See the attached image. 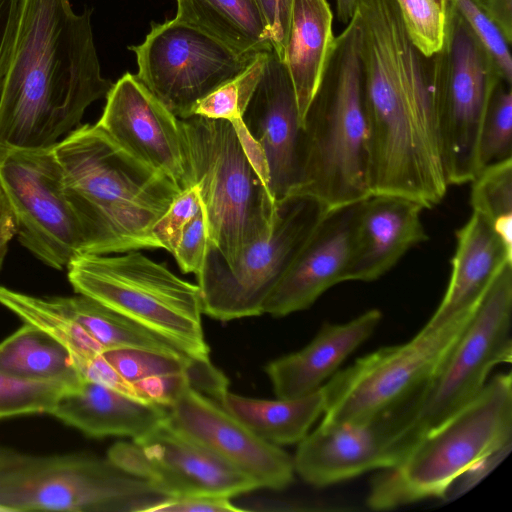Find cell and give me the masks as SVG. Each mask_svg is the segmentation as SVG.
I'll return each instance as SVG.
<instances>
[{
    "instance_id": "cell-1",
    "label": "cell",
    "mask_w": 512,
    "mask_h": 512,
    "mask_svg": "<svg viewBox=\"0 0 512 512\" xmlns=\"http://www.w3.org/2000/svg\"><path fill=\"white\" fill-rule=\"evenodd\" d=\"M370 194L432 208L444 198L439 109L444 47L427 56L411 41L395 0H358Z\"/></svg>"
},
{
    "instance_id": "cell-2",
    "label": "cell",
    "mask_w": 512,
    "mask_h": 512,
    "mask_svg": "<svg viewBox=\"0 0 512 512\" xmlns=\"http://www.w3.org/2000/svg\"><path fill=\"white\" fill-rule=\"evenodd\" d=\"M70 0H24L0 90V152L47 148L80 123L113 83L101 75L91 15Z\"/></svg>"
},
{
    "instance_id": "cell-3",
    "label": "cell",
    "mask_w": 512,
    "mask_h": 512,
    "mask_svg": "<svg viewBox=\"0 0 512 512\" xmlns=\"http://www.w3.org/2000/svg\"><path fill=\"white\" fill-rule=\"evenodd\" d=\"M83 254L160 248L152 229L181 192L164 174L121 148L97 124L77 127L54 145Z\"/></svg>"
},
{
    "instance_id": "cell-4",
    "label": "cell",
    "mask_w": 512,
    "mask_h": 512,
    "mask_svg": "<svg viewBox=\"0 0 512 512\" xmlns=\"http://www.w3.org/2000/svg\"><path fill=\"white\" fill-rule=\"evenodd\" d=\"M357 12L335 42L301 122L298 180L290 195L327 209L362 201L367 183V120Z\"/></svg>"
},
{
    "instance_id": "cell-5",
    "label": "cell",
    "mask_w": 512,
    "mask_h": 512,
    "mask_svg": "<svg viewBox=\"0 0 512 512\" xmlns=\"http://www.w3.org/2000/svg\"><path fill=\"white\" fill-rule=\"evenodd\" d=\"M512 447V377L498 374L467 404L428 430L396 467L370 484L367 505L390 510L428 498H446L470 468Z\"/></svg>"
},
{
    "instance_id": "cell-6",
    "label": "cell",
    "mask_w": 512,
    "mask_h": 512,
    "mask_svg": "<svg viewBox=\"0 0 512 512\" xmlns=\"http://www.w3.org/2000/svg\"><path fill=\"white\" fill-rule=\"evenodd\" d=\"M179 123L191 182L199 188L209 243L232 266L270 233L276 201L229 121L193 115Z\"/></svg>"
},
{
    "instance_id": "cell-7",
    "label": "cell",
    "mask_w": 512,
    "mask_h": 512,
    "mask_svg": "<svg viewBox=\"0 0 512 512\" xmlns=\"http://www.w3.org/2000/svg\"><path fill=\"white\" fill-rule=\"evenodd\" d=\"M67 271L76 293L128 317L193 358L210 359L198 284L181 279L138 250L117 256L81 254Z\"/></svg>"
},
{
    "instance_id": "cell-8",
    "label": "cell",
    "mask_w": 512,
    "mask_h": 512,
    "mask_svg": "<svg viewBox=\"0 0 512 512\" xmlns=\"http://www.w3.org/2000/svg\"><path fill=\"white\" fill-rule=\"evenodd\" d=\"M165 497L108 458L0 447V512H147Z\"/></svg>"
},
{
    "instance_id": "cell-9",
    "label": "cell",
    "mask_w": 512,
    "mask_h": 512,
    "mask_svg": "<svg viewBox=\"0 0 512 512\" xmlns=\"http://www.w3.org/2000/svg\"><path fill=\"white\" fill-rule=\"evenodd\" d=\"M476 306L440 323L428 321L408 342L380 348L336 372L322 386L319 427L359 425L421 393L464 332Z\"/></svg>"
},
{
    "instance_id": "cell-10",
    "label": "cell",
    "mask_w": 512,
    "mask_h": 512,
    "mask_svg": "<svg viewBox=\"0 0 512 512\" xmlns=\"http://www.w3.org/2000/svg\"><path fill=\"white\" fill-rule=\"evenodd\" d=\"M327 210L306 195H288L277 201L270 233L232 266L208 242L205 263L196 275L203 313L220 321L264 314L267 297Z\"/></svg>"
},
{
    "instance_id": "cell-11",
    "label": "cell",
    "mask_w": 512,
    "mask_h": 512,
    "mask_svg": "<svg viewBox=\"0 0 512 512\" xmlns=\"http://www.w3.org/2000/svg\"><path fill=\"white\" fill-rule=\"evenodd\" d=\"M0 187L14 213L18 241L38 260L63 270L83 254L82 231L54 146L0 152Z\"/></svg>"
},
{
    "instance_id": "cell-12",
    "label": "cell",
    "mask_w": 512,
    "mask_h": 512,
    "mask_svg": "<svg viewBox=\"0 0 512 512\" xmlns=\"http://www.w3.org/2000/svg\"><path fill=\"white\" fill-rule=\"evenodd\" d=\"M136 77L177 118L192 116L210 93L241 74L260 54H242L176 19L151 26L144 42L131 46Z\"/></svg>"
},
{
    "instance_id": "cell-13",
    "label": "cell",
    "mask_w": 512,
    "mask_h": 512,
    "mask_svg": "<svg viewBox=\"0 0 512 512\" xmlns=\"http://www.w3.org/2000/svg\"><path fill=\"white\" fill-rule=\"evenodd\" d=\"M439 140L448 186L470 183L480 171L479 136L490 97L502 80L492 57L465 20L447 16Z\"/></svg>"
},
{
    "instance_id": "cell-14",
    "label": "cell",
    "mask_w": 512,
    "mask_h": 512,
    "mask_svg": "<svg viewBox=\"0 0 512 512\" xmlns=\"http://www.w3.org/2000/svg\"><path fill=\"white\" fill-rule=\"evenodd\" d=\"M512 262L498 271L464 332L423 389L418 421L424 433L471 401L492 368L512 359Z\"/></svg>"
},
{
    "instance_id": "cell-15",
    "label": "cell",
    "mask_w": 512,
    "mask_h": 512,
    "mask_svg": "<svg viewBox=\"0 0 512 512\" xmlns=\"http://www.w3.org/2000/svg\"><path fill=\"white\" fill-rule=\"evenodd\" d=\"M419 396L359 425L318 426L298 443L295 472L308 484L324 487L396 467L424 435L418 421Z\"/></svg>"
},
{
    "instance_id": "cell-16",
    "label": "cell",
    "mask_w": 512,
    "mask_h": 512,
    "mask_svg": "<svg viewBox=\"0 0 512 512\" xmlns=\"http://www.w3.org/2000/svg\"><path fill=\"white\" fill-rule=\"evenodd\" d=\"M107 458L167 497L212 494L232 498L259 488L248 476L174 428L167 418L132 442L113 444Z\"/></svg>"
},
{
    "instance_id": "cell-17",
    "label": "cell",
    "mask_w": 512,
    "mask_h": 512,
    "mask_svg": "<svg viewBox=\"0 0 512 512\" xmlns=\"http://www.w3.org/2000/svg\"><path fill=\"white\" fill-rule=\"evenodd\" d=\"M168 422L259 488L281 490L294 478L293 458L253 433L216 400L184 385L166 407Z\"/></svg>"
},
{
    "instance_id": "cell-18",
    "label": "cell",
    "mask_w": 512,
    "mask_h": 512,
    "mask_svg": "<svg viewBox=\"0 0 512 512\" xmlns=\"http://www.w3.org/2000/svg\"><path fill=\"white\" fill-rule=\"evenodd\" d=\"M96 124L126 152L167 176L181 191L193 186L179 118L136 75L125 73L113 83Z\"/></svg>"
},
{
    "instance_id": "cell-19",
    "label": "cell",
    "mask_w": 512,
    "mask_h": 512,
    "mask_svg": "<svg viewBox=\"0 0 512 512\" xmlns=\"http://www.w3.org/2000/svg\"><path fill=\"white\" fill-rule=\"evenodd\" d=\"M242 120L263 153L269 190L277 202L297 185L301 120L291 77L274 49L267 54Z\"/></svg>"
},
{
    "instance_id": "cell-20",
    "label": "cell",
    "mask_w": 512,
    "mask_h": 512,
    "mask_svg": "<svg viewBox=\"0 0 512 512\" xmlns=\"http://www.w3.org/2000/svg\"><path fill=\"white\" fill-rule=\"evenodd\" d=\"M360 202L323 214L267 297L263 313L284 317L308 309L325 291L344 282Z\"/></svg>"
},
{
    "instance_id": "cell-21",
    "label": "cell",
    "mask_w": 512,
    "mask_h": 512,
    "mask_svg": "<svg viewBox=\"0 0 512 512\" xmlns=\"http://www.w3.org/2000/svg\"><path fill=\"white\" fill-rule=\"evenodd\" d=\"M424 209L399 195L370 194L363 199L352 229L344 282L377 280L412 247L426 241Z\"/></svg>"
},
{
    "instance_id": "cell-22",
    "label": "cell",
    "mask_w": 512,
    "mask_h": 512,
    "mask_svg": "<svg viewBox=\"0 0 512 512\" xmlns=\"http://www.w3.org/2000/svg\"><path fill=\"white\" fill-rule=\"evenodd\" d=\"M382 318L370 309L342 324H325L300 351L270 362L266 373L278 398L294 399L319 390L344 360L375 331Z\"/></svg>"
},
{
    "instance_id": "cell-23",
    "label": "cell",
    "mask_w": 512,
    "mask_h": 512,
    "mask_svg": "<svg viewBox=\"0 0 512 512\" xmlns=\"http://www.w3.org/2000/svg\"><path fill=\"white\" fill-rule=\"evenodd\" d=\"M455 236L450 280L439 306L429 319L434 323L474 308L502 266L512 262V250L477 213H472Z\"/></svg>"
},
{
    "instance_id": "cell-24",
    "label": "cell",
    "mask_w": 512,
    "mask_h": 512,
    "mask_svg": "<svg viewBox=\"0 0 512 512\" xmlns=\"http://www.w3.org/2000/svg\"><path fill=\"white\" fill-rule=\"evenodd\" d=\"M50 415L89 437L137 439L158 426L166 418L167 409L84 380L60 396Z\"/></svg>"
},
{
    "instance_id": "cell-25",
    "label": "cell",
    "mask_w": 512,
    "mask_h": 512,
    "mask_svg": "<svg viewBox=\"0 0 512 512\" xmlns=\"http://www.w3.org/2000/svg\"><path fill=\"white\" fill-rule=\"evenodd\" d=\"M332 26L326 0H293L282 60L294 86L301 122L335 42Z\"/></svg>"
},
{
    "instance_id": "cell-26",
    "label": "cell",
    "mask_w": 512,
    "mask_h": 512,
    "mask_svg": "<svg viewBox=\"0 0 512 512\" xmlns=\"http://www.w3.org/2000/svg\"><path fill=\"white\" fill-rule=\"evenodd\" d=\"M175 19L242 54L273 50L258 0H176Z\"/></svg>"
},
{
    "instance_id": "cell-27",
    "label": "cell",
    "mask_w": 512,
    "mask_h": 512,
    "mask_svg": "<svg viewBox=\"0 0 512 512\" xmlns=\"http://www.w3.org/2000/svg\"><path fill=\"white\" fill-rule=\"evenodd\" d=\"M218 403L263 440L275 445L299 443L324 410L322 387L303 397L265 400L226 390Z\"/></svg>"
},
{
    "instance_id": "cell-28",
    "label": "cell",
    "mask_w": 512,
    "mask_h": 512,
    "mask_svg": "<svg viewBox=\"0 0 512 512\" xmlns=\"http://www.w3.org/2000/svg\"><path fill=\"white\" fill-rule=\"evenodd\" d=\"M0 371L22 380L59 383L68 389L84 381L65 347L43 329L25 322L0 342Z\"/></svg>"
},
{
    "instance_id": "cell-29",
    "label": "cell",
    "mask_w": 512,
    "mask_h": 512,
    "mask_svg": "<svg viewBox=\"0 0 512 512\" xmlns=\"http://www.w3.org/2000/svg\"><path fill=\"white\" fill-rule=\"evenodd\" d=\"M51 299L104 350L132 348L177 357H191L160 335L89 296L77 293L76 296H53Z\"/></svg>"
},
{
    "instance_id": "cell-30",
    "label": "cell",
    "mask_w": 512,
    "mask_h": 512,
    "mask_svg": "<svg viewBox=\"0 0 512 512\" xmlns=\"http://www.w3.org/2000/svg\"><path fill=\"white\" fill-rule=\"evenodd\" d=\"M102 354L122 377L133 384L152 377L185 375L191 387L216 401L228 390V379L210 359L177 357L132 348L105 349Z\"/></svg>"
},
{
    "instance_id": "cell-31",
    "label": "cell",
    "mask_w": 512,
    "mask_h": 512,
    "mask_svg": "<svg viewBox=\"0 0 512 512\" xmlns=\"http://www.w3.org/2000/svg\"><path fill=\"white\" fill-rule=\"evenodd\" d=\"M268 52L260 53L241 74L202 99L192 112V116L229 121L249 159L263 178L268 177L265 159L260 147L248 132L242 115L261 77Z\"/></svg>"
},
{
    "instance_id": "cell-32",
    "label": "cell",
    "mask_w": 512,
    "mask_h": 512,
    "mask_svg": "<svg viewBox=\"0 0 512 512\" xmlns=\"http://www.w3.org/2000/svg\"><path fill=\"white\" fill-rule=\"evenodd\" d=\"M470 183L473 212L512 250V158L482 168Z\"/></svg>"
},
{
    "instance_id": "cell-33",
    "label": "cell",
    "mask_w": 512,
    "mask_h": 512,
    "mask_svg": "<svg viewBox=\"0 0 512 512\" xmlns=\"http://www.w3.org/2000/svg\"><path fill=\"white\" fill-rule=\"evenodd\" d=\"M512 158V86L503 80L496 85L484 116L479 143L480 170Z\"/></svg>"
},
{
    "instance_id": "cell-34",
    "label": "cell",
    "mask_w": 512,
    "mask_h": 512,
    "mask_svg": "<svg viewBox=\"0 0 512 512\" xmlns=\"http://www.w3.org/2000/svg\"><path fill=\"white\" fill-rule=\"evenodd\" d=\"M66 390L59 383L22 380L0 371V419L50 414Z\"/></svg>"
},
{
    "instance_id": "cell-35",
    "label": "cell",
    "mask_w": 512,
    "mask_h": 512,
    "mask_svg": "<svg viewBox=\"0 0 512 512\" xmlns=\"http://www.w3.org/2000/svg\"><path fill=\"white\" fill-rule=\"evenodd\" d=\"M414 45L425 55L445 45L447 18L435 0H395Z\"/></svg>"
},
{
    "instance_id": "cell-36",
    "label": "cell",
    "mask_w": 512,
    "mask_h": 512,
    "mask_svg": "<svg viewBox=\"0 0 512 512\" xmlns=\"http://www.w3.org/2000/svg\"><path fill=\"white\" fill-rule=\"evenodd\" d=\"M452 6L492 57L502 80L512 86L510 44L498 26L484 12L477 0H452Z\"/></svg>"
},
{
    "instance_id": "cell-37",
    "label": "cell",
    "mask_w": 512,
    "mask_h": 512,
    "mask_svg": "<svg viewBox=\"0 0 512 512\" xmlns=\"http://www.w3.org/2000/svg\"><path fill=\"white\" fill-rule=\"evenodd\" d=\"M200 209L201 198L198 186L193 185L182 190L152 229L160 248L172 254L183 229Z\"/></svg>"
},
{
    "instance_id": "cell-38",
    "label": "cell",
    "mask_w": 512,
    "mask_h": 512,
    "mask_svg": "<svg viewBox=\"0 0 512 512\" xmlns=\"http://www.w3.org/2000/svg\"><path fill=\"white\" fill-rule=\"evenodd\" d=\"M208 242L207 221L201 204V209L183 229L172 253L183 273H200L205 263Z\"/></svg>"
},
{
    "instance_id": "cell-39",
    "label": "cell",
    "mask_w": 512,
    "mask_h": 512,
    "mask_svg": "<svg viewBox=\"0 0 512 512\" xmlns=\"http://www.w3.org/2000/svg\"><path fill=\"white\" fill-rule=\"evenodd\" d=\"M231 498L212 494H190L165 497L147 512H237Z\"/></svg>"
},
{
    "instance_id": "cell-40",
    "label": "cell",
    "mask_w": 512,
    "mask_h": 512,
    "mask_svg": "<svg viewBox=\"0 0 512 512\" xmlns=\"http://www.w3.org/2000/svg\"><path fill=\"white\" fill-rule=\"evenodd\" d=\"M24 0H0V90L8 71Z\"/></svg>"
},
{
    "instance_id": "cell-41",
    "label": "cell",
    "mask_w": 512,
    "mask_h": 512,
    "mask_svg": "<svg viewBox=\"0 0 512 512\" xmlns=\"http://www.w3.org/2000/svg\"><path fill=\"white\" fill-rule=\"evenodd\" d=\"M292 3L293 0H258L270 42L281 59L289 30Z\"/></svg>"
},
{
    "instance_id": "cell-42",
    "label": "cell",
    "mask_w": 512,
    "mask_h": 512,
    "mask_svg": "<svg viewBox=\"0 0 512 512\" xmlns=\"http://www.w3.org/2000/svg\"><path fill=\"white\" fill-rule=\"evenodd\" d=\"M510 451L511 448L498 451L463 473L453 482L445 499L457 497L471 489L490 471H492L509 454Z\"/></svg>"
},
{
    "instance_id": "cell-43",
    "label": "cell",
    "mask_w": 512,
    "mask_h": 512,
    "mask_svg": "<svg viewBox=\"0 0 512 512\" xmlns=\"http://www.w3.org/2000/svg\"><path fill=\"white\" fill-rule=\"evenodd\" d=\"M509 44L512 42V0H477Z\"/></svg>"
},
{
    "instance_id": "cell-44",
    "label": "cell",
    "mask_w": 512,
    "mask_h": 512,
    "mask_svg": "<svg viewBox=\"0 0 512 512\" xmlns=\"http://www.w3.org/2000/svg\"><path fill=\"white\" fill-rule=\"evenodd\" d=\"M17 233V224L12 208L0 187V272L8 252L9 242Z\"/></svg>"
},
{
    "instance_id": "cell-45",
    "label": "cell",
    "mask_w": 512,
    "mask_h": 512,
    "mask_svg": "<svg viewBox=\"0 0 512 512\" xmlns=\"http://www.w3.org/2000/svg\"><path fill=\"white\" fill-rule=\"evenodd\" d=\"M358 0H336L337 18L347 25L356 13Z\"/></svg>"
},
{
    "instance_id": "cell-46",
    "label": "cell",
    "mask_w": 512,
    "mask_h": 512,
    "mask_svg": "<svg viewBox=\"0 0 512 512\" xmlns=\"http://www.w3.org/2000/svg\"><path fill=\"white\" fill-rule=\"evenodd\" d=\"M439 7L442 9L446 18L452 10V0H435Z\"/></svg>"
}]
</instances>
